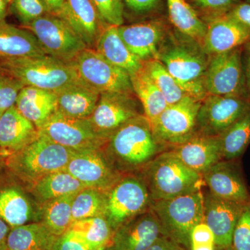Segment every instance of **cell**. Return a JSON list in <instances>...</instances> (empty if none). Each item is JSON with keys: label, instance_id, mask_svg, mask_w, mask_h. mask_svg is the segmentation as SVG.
Here are the masks:
<instances>
[{"label": "cell", "instance_id": "obj_1", "mask_svg": "<svg viewBox=\"0 0 250 250\" xmlns=\"http://www.w3.org/2000/svg\"><path fill=\"white\" fill-rule=\"evenodd\" d=\"M105 146L108 159L119 172L144 170L166 149L156 141L152 125L144 115L125 123L111 135Z\"/></svg>", "mask_w": 250, "mask_h": 250}, {"label": "cell", "instance_id": "obj_2", "mask_svg": "<svg viewBox=\"0 0 250 250\" xmlns=\"http://www.w3.org/2000/svg\"><path fill=\"white\" fill-rule=\"evenodd\" d=\"M161 45L158 60L179 82L189 96L202 101L207 95L204 79L210 60L196 41L180 34Z\"/></svg>", "mask_w": 250, "mask_h": 250}, {"label": "cell", "instance_id": "obj_3", "mask_svg": "<svg viewBox=\"0 0 250 250\" xmlns=\"http://www.w3.org/2000/svg\"><path fill=\"white\" fill-rule=\"evenodd\" d=\"M75 152L39 134L22 149L8 156L5 161L15 177L32 186L45 176L66 168Z\"/></svg>", "mask_w": 250, "mask_h": 250}, {"label": "cell", "instance_id": "obj_4", "mask_svg": "<svg viewBox=\"0 0 250 250\" xmlns=\"http://www.w3.org/2000/svg\"><path fill=\"white\" fill-rule=\"evenodd\" d=\"M145 182L152 201L169 200L201 190V174L179 160L170 150L164 151L144 169Z\"/></svg>", "mask_w": 250, "mask_h": 250}, {"label": "cell", "instance_id": "obj_5", "mask_svg": "<svg viewBox=\"0 0 250 250\" xmlns=\"http://www.w3.org/2000/svg\"><path fill=\"white\" fill-rule=\"evenodd\" d=\"M0 70L25 86L58 93L81 82L71 62L51 56H37L0 61Z\"/></svg>", "mask_w": 250, "mask_h": 250}, {"label": "cell", "instance_id": "obj_6", "mask_svg": "<svg viewBox=\"0 0 250 250\" xmlns=\"http://www.w3.org/2000/svg\"><path fill=\"white\" fill-rule=\"evenodd\" d=\"M150 208L160 222L164 236L190 250V235L204 221L202 190L169 200L152 201Z\"/></svg>", "mask_w": 250, "mask_h": 250}, {"label": "cell", "instance_id": "obj_7", "mask_svg": "<svg viewBox=\"0 0 250 250\" xmlns=\"http://www.w3.org/2000/svg\"><path fill=\"white\" fill-rule=\"evenodd\" d=\"M152 198L143 178L122 177L106 192L104 217L116 231L129 220L150 208Z\"/></svg>", "mask_w": 250, "mask_h": 250}, {"label": "cell", "instance_id": "obj_8", "mask_svg": "<svg viewBox=\"0 0 250 250\" xmlns=\"http://www.w3.org/2000/svg\"><path fill=\"white\" fill-rule=\"evenodd\" d=\"M70 62L81 82L100 94L134 93L129 73L108 62L95 49H84Z\"/></svg>", "mask_w": 250, "mask_h": 250}, {"label": "cell", "instance_id": "obj_9", "mask_svg": "<svg viewBox=\"0 0 250 250\" xmlns=\"http://www.w3.org/2000/svg\"><path fill=\"white\" fill-rule=\"evenodd\" d=\"M201 102L187 96L167 106L151 124L156 141L167 149L183 144L195 136Z\"/></svg>", "mask_w": 250, "mask_h": 250}, {"label": "cell", "instance_id": "obj_10", "mask_svg": "<svg viewBox=\"0 0 250 250\" xmlns=\"http://www.w3.org/2000/svg\"><path fill=\"white\" fill-rule=\"evenodd\" d=\"M22 27L36 36L46 54L64 62H72L88 48L71 27L54 14H46Z\"/></svg>", "mask_w": 250, "mask_h": 250}, {"label": "cell", "instance_id": "obj_11", "mask_svg": "<svg viewBox=\"0 0 250 250\" xmlns=\"http://www.w3.org/2000/svg\"><path fill=\"white\" fill-rule=\"evenodd\" d=\"M242 52L241 47L210 56L204 79L207 95L249 98Z\"/></svg>", "mask_w": 250, "mask_h": 250}, {"label": "cell", "instance_id": "obj_12", "mask_svg": "<svg viewBox=\"0 0 250 250\" xmlns=\"http://www.w3.org/2000/svg\"><path fill=\"white\" fill-rule=\"evenodd\" d=\"M39 134L73 150L102 149L108 140L97 132L88 118H71L54 112L39 129Z\"/></svg>", "mask_w": 250, "mask_h": 250}, {"label": "cell", "instance_id": "obj_13", "mask_svg": "<svg viewBox=\"0 0 250 250\" xmlns=\"http://www.w3.org/2000/svg\"><path fill=\"white\" fill-rule=\"evenodd\" d=\"M250 111V98L207 95L197 114V134L219 137Z\"/></svg>", "mask_w": 250, "mask_h": 250}, {"label": "cell", "instance_id": "obj_14", "mask_svg": "<svg viewBox=\"0 0 250 250\" xmlns=\"http://www.w3.org/2000/svg\"><path fill=\"white\" fill-rule=\"evenodd\" d=\"M101 149L76 151L65 170L84 187L106 192L122 177Z\"/></svg>", "mask_w": 250, "mask_h": 250}, {"label": "cell", "instance_id": "obj_15", "mask_svg": "<svg viewBox=\"0 0 250 250\" xmlns=\"http://www.w3.org/2000/svg\"><path fill=\"white\" fill-rule=\"evenodd\" d=\"M135 93H104L88 118L99 134L108 140L130 120L142 114Z\"/></svg>", "mask_w": 250, "mask_h": 250}, {"label": "cell", "instance_id": "obj_16", "mask_svg": "<svg viewBox=\"0 0 250 250\" xmlns=\"http://www.w3.org/2000/svg\"><path fill=\"white\" fill-rule=\"evenodd\" d=\"M159 219L150 208L122 225L115 231V250H146L163 236Z\"/></svg>", "mask_w": 250, "mask_h": 250}, {"label": "cell", "instance_id": "obj_17", "mask_svg": "<svg viewBox=\"0 0 250 250\" xmlns=\"http://www.w3.org/2000/svg\"><path fill=\"white\" fill-rule=\"evenodd\" d=\"M245 204L219 198L209 191L204 195L203 222L213 231L215 246H231L233 230Z\"/></svg>", "mask_w": 250, "mask_h": 250}, {"label": "cell", "instance_id": "obj_18", "mask_svg": "<svg viewBox=\"0 0 250 250\" xmlns=\"http://www.w3.org/2000/svg\"><path fill=\"white\" fill-rule=\"evenodd\" d=\"M118 33L127 48L143 62L157 59L166 37V27L160 20L118 27Z\"/></svg>", "mask_w": 250, "mask_h": 250}, {"label": "cell", "instance_id": "obj_19", "mask_svg": "<svg viewBox=\"0 0 250 250\" xmlns=\"http://www.w3.org/2000/svg\"><path fill=\"white\" fill-rule=\"evenodd\" d=\"M55 16L63 20L88 48H95L102 33L109 26L104 22L90 0H65Z\"/></svg>", "mask_w": 250, "mask_h": 250}, {"label": "cell", "instance_id": "obj_20", "mask_svg": "<svg viewBox=\"0 0 250 250\" xmlns=\"http://www.w3.org/2000/svg\"><path fill=\"white\" fill-rule=\"evenodd\" d=\"M212 195L240 203L250 201V195L239 168L231 161L222 160L202 174Z\"/></svg>", "mask_w": 250, "mask_h": 250}, {"label": "cell", "instance_id": "obj_21", "mask_svg": "<svg viewBox=\"0 0 250 250\" xmlns=\"http://www.w3.org/2000/svg\"><path fill=\"white\" fill-rule=\"evenodd\" d=\"M202 47L209 56L224 53L243 47L250 39V29L226 15L209 18Z\"/></svg>", "mask_w": 250, "mask_h": 250}, {"label": "cell", "instance_id": "obj_22", "mask_svg": "<svg viewBox=\"0 0 250 250\" xmlns=\"http://www.w3.org/2000/svg\"><path fill=\"white\" fill-rule=\"evenodd\" d=\"M170 151L186 166L201 174L223 160L220 136L196 134Z\"/></svg>", "mask_w": 250, "mask_h": 250}, {"label": "cell", "instance_id": "obj_23", "mask_svg": "<svg viewBox=\"0 0 250 250\" xmlns=\"http://www.w3.org/2000/svg\"><path fill=\"white\" fill-rule=\"evenodd\" d=\"M0 177V218L14 228L36 221L34 207L22 188Z\"/></svg>", "mask_w": 250, "mask_h": 250}, {"label": "cell", "instance_id": "obj_24", "mask_svg": "<svg viewBox=\"0 0 250 250\" xmlns=\"http://www.w3.org/2000/svg\"><path fill=\"white\" fill-rule=\"evenodd\" d=\"M35 125L22 116L14 106L0 118V148L6 154L22 149L39 137Z\"/></svg>", "mask_w": 250, "mask_h": 250}, {"label": "cell", "instance_id": "obj_25", "mask_svg": "<svg viewBox=\"0 0 250 250\" xmlns=\"http://www.w3.org/2000/svg\"><path fill=\"white\" fill-rule=\"evenodd\" d=\"M36 36L27 29L0 21V61L45 55Z\"/></svg>", "mask_w": 250, "mask_h": 250}, {"label": "cell", "instance_id": "obj_26", "mask_svg": "<svg viewBox=\"0 0 250 250\" xmlns=\"http://www.w3.org/2000/svg\"><path fill=\"white\" fill-rule=\"evenodd\" d=\"M94 49L108 62L129 73L130 76L141 70L144 65V62L125 45L116 26L105 28Z\"/></svg>", "mask_w": 250, "mask_h": 250}, {"label": "cell", "instance_id": "obj_27", "mask_svg": "<svg viewBox=\"0 0 250 250\" xmlns=\"http://www.w3.org/2000/svg\"><path fill=\"white\" fill-rule=\"evenodd\" d=\"M15 106L39 130L57 111V95L35 87L24 86L18 95Z\"/></svg>", "mask_w": 250, "mask_h": 250}, {"label": "cell", "instance_id": "obj_28", "mask_svg": "<svg viewBox=\"0 0 250 250\" xmlns=\"http://www.w3.org/2000/svg\"><path fill=\"white\" fill-rule=\"evenodd\" d=\"M56 93L57 111L65 116L80 119L90 118L100 97V93L82 82Z\"/></svg>", "mask_w": 250, "mask_h": 250}, {"label": "cell", "instance_id": "obj_29", "mask_svg": "<svg viewBox=\"0 0 250 250\" xmlns=\"http://www.w3.org/2000/svg\"><path fill=\"white\" fill-rule=\"evenodd\" d=\"M42 222L11 228L6 244L7 250H49L57 239Z\"/></svg>", "mask_w": 250, "mask_h": 250}, {"label": "cell", "instance_id": "obj_30", "mask_svg": "<svg viewBox=\"0 0 250 250\" xmlns=\"http://www.w3.org/2000/svg\"><path fill=\"white\" fill-rule=\"evenodd\" d=\"M130 77L135 95L142 106L144 116L152 124L168 104L154 81L148 75L144 65L141 70Z\"/></svg>", "mask_w": 250, "mask_h": 250}, {"label": "cell", "instance_id": "obj_31", "mask_svg": "<svg viewBox=\"0 0 250 250\" xmlns=\"http://www.w3.org/2000/svg\"><path fill=\"white\" fill-rule=\"evenodd\" d=\"M169 18L177 31L202 46L207 24L187 0H167Z\"/></svg>", "mask_w": 250, "mask_h": 250}, {"label": "cell", "instance_id": "obj_32", "mask_svg": "<svg viewBox=\"0 0 250 250\" xmlns=\"http://www.w3.org/2000/svg\"><path fill=\"white\" fill-rule=\"evenodd\" d=\"M85 188L65 169L48 174L31 186L33 195L42 203L59 197L75 195Z\"/></svg>", "mask_w": 250, "mask_h": 250}, {"label": "cell", "instance_id": "obj_33", "mask_svg": "<svg viewBox=\"0 0 250 250\" xmlns=\"http://www.w3.org/2000/svg\"><path fill=\"white\" fill-rule=\"evenodd\" d=\"M67 231H71L80 237L90 250H104L109 248L115 233L104 216L72 222Z\"/></svg>", "mask_w": 250, "mask_h": 250}, {"label": "cell", "instance_id": "obj_34", "mask_svg": "<svg viewBox=\"0 0 250 250\" xmlns=\"http://www.w3.org/2000/svg\"><path fill=\"white\" fill-rule=\"evenodd\" d=\"M76 195L59 197L45 203L41 222L57 237L66 232L73 222L72 206Z\"/></svg>", "mask_w": 250, "mask_h": 250}, {"label": "cell", "instance_id": "obj_35", "mask_svg": "<svg viewBox=\"0 0 250 250\" xmlns=\"http://www.w3.org/2000/svg\"><path fill=\"white\" fill-rule=\"evenodd\" d=\"M220 138L223 160L233 161L241 156L250 143V111Z\"/></svg>", "mask_w": 250, "mask_h": 250}, {"label": "cell", "instance_id": "obj_36", "mask_svg": "<svg viewBox=\"0 0 250 250\" xmlns=\"http://www.w3.org/2000/svg\"><path fill=\"white\" fill-rule=\"evenodd\" d=\"M144 67L165 98L168 106L189 96L175 79L157 59L144 62Z\"/></svg>", "mask_w": 250, "mask_h": 250}, {"label": "cell", "instance_id": "obj_37", "mask_svg": "<svg viewBox=\"0 0 250 250\" xmlns=\"http://www.w3.org/2000/svg\"><path fill=\"white\" fill-rule=\"evenodd\" d=\"M106 207V192L85 188L75 195L72 206V220L104 216Z\"/></svg>", "mask_w": 250, "mask_h": 250}, {"label": "cell", "instance_id": "obj_38", "mask_svg": "<svg viewBox=\"0 0 250 250\" xmlns=\"http://www.w3.org/2000/svg\"><path fill=\"white\" fill-rule=\"evenodd\" d=\"M10 11L17 16L22 25L49 14L43 0H12Z\"/></svg>", "mask_w": 250, "mask_h": 250}, {"label": "cell", "instance_id": "obj_39", "mask_svg": "<svg viewBox=\"0 0 250 250\" xmlns=\"http://www.w3.org/2000/svg\"><path fill=\"white\" fill-rule=\"evenodd\" d=\"M99 15L107 25H123L125 6L123 0H90Z\"/></svg>", "mask_w": 250, "mask_h": 250}, {"label": "cell", "instance_id": "obj_40", "mask_svg": "<svg viewBox=\"0 0 250 250\" xmlns=\"http://www.w3.org/2000/svg\"><path fill=\"white\" fill-rule=\"evenodd\" d=\"M24 86L17 79L0 70V110L3 113L15 106L18 95Z\"/></svg>", "mask_w": 250, "mask_h": 250}, {"label": "cell", "instance_id": "obj_41", "mask_svg": "<svg viewBox=\"0 0 250 250\" xmlns=\"http://www.w3.org/2000/svg\"><path fill=\"white\" fill-rule=\"evenodd\" d=\"M231 246L233 250H250V201L245 204L237 221Z\"/></svg>", "mask_w": 250, "mask_h": 250}, {"label": "cell", "instance_id": "obj_42", "mask_svg": "<svg viewBox=\"0 0 250 250\" xmlns=\"http://www.w3.org/2000/svg\"><path fill=\"white\" fill-rule=\"evenodd\" d=\"M240 0H192V7L200 11L204 21L209 18L223 16Z\"/></svg>", "mask_w": 250, "mask_h": 250}, {"label": "cell", "instance_id": "obj_43", "mask_svg": "<svg viewBox=\"0 0 250 250\" xmlns=\"http://www.w3.org/2000/svg\"><path fill=\"white\" fill-rule=\"evenodd\" d=\"M215 236L205 223L197 224L190 235V250H214Z\"/></svg>", "mask_w": 250, "mask_h": 250}, {"label": "cell", "instance_id": "obj_44", "mask_svg": "<svg viewBox=\"0 0 250 250\" xmlns=\"http://www.w3.org/2000/svg\"><path fill=\"white\" fill-rule=\"evenodd\" d=\"M49 250H90L88 247L71 231H67L57 238Z\"/></svg>", "mask_w": 250, "mask_h": 250}, {"label": "cell", "instance_id": "obj_45", "mask_svg": "<svg viewBox=\"0 0 250 250\" xmlns=\"http://www.w3.org/2000/svg\"><path fill=\"white\" fill-rule=\"evenodd\" d=\"M162 0H123L125 9L137 16L156 12L161 6Z\"/></svg>", "mask_w": 250, "mask_h": 250}, {"label": "cell", "instance_id": "obj_46", "mask_svg": "<svg viewBox=\"0 0 250 250\" xmlns=\"http://www.w3.org/2000/svg\"><path fill=\"white\" fill-rule=\"evenodd\" d=\"M227 16L250 29V4L240 0L227 13Z\"/></svg>", "mask_w": 250, "mask_h": 250}, {"label": "cell", "instance_id": "obj_47", "mask_svg": "<svg viewBox=\"0 0 250 250\" xmlns=\"http://www.w3.org/2000/svg\"><path fill=\"white\" fill-rule=\"evenodd\" d=\"M146 250H188L169 237L161 236Z\"/></svg>", "mask_w": 250, "mask_h": 250}, {"label": "cell", "instance_id": "obj_48", "mask_svg": "<svg viewBox=\"0 0 250 250\" xmlns=\"http://www.w3.org/2000/svg\"><path fill=\"white\" fill-rule=\"evenodd\" d=\"M49 14L57 15L62 10L65 0H43Z\"/></svg>", "mask_w": 250, "mask_h": 250}, {"label": "cell", "instance_id": "obj_49", "mask_svg": "<svg viewBox=\"0 0 250 250\" xmlns=\"http://www.w3.org/2000/svg\"><path fill=\"white\" fill-rule=\"evenodd\" d=\"M243 59V66H244L245 76L247 90L250 98V53L246 52L245 58Z\"/></svg>", "mask_w": 250, "mask_h": 250}, {"label": "cell", "instance_id": "obj_50", "mask_svg": "<svg viewBox=\"0 0 250 250\" xmlns=\"http://www.w3.org/2000/svg\"><path fill=\"white\" fill-rule=\"evenodd\" d=\"M11 229L9 225L0 218V245L5 243Z\"/></svg>", "mask_w": 250, "mask_h": 250}, {"label": "cell", "instance_id": "obj_51", "mask_svg": "<svg viewBox=\"0 0 250 250\" xmlns=\"http://www.w3.org/2000/svg\"><path fill=\"white\" fill-rule=\"evenodd\" d=\"M12 0H0V21H4L10 11Z\"/></svg>", "mask_w": 250, "mask_h": 250}, {"label": "cell", "instance_id": "obj_52", "mask_svg": "<svg viewBox=\"0 0 250 250\" xmlns=\"http://www.w3.org/2000/svg\"><path fill=\"white\" fill-rule=\"evenodd\" d=\"M214 250H233L232 246L221 247L215 246Z\"/></svg>", "mask_w": 250, "mask_h": 250}, {"label": "cell", "instance_id": "obj_53", "mask_svg": "<svg viewBox=\"0 0 250 250\" xmlns=\"http://www.w3.org/2000/svg\"><path fill=\"white\" fill-rule=\"evenodd\" d=\"M243 48H244L245 50H246V52H249L250 53V39L249 40L247 41L246 44L243 46Z\"/></svg>", "mask_w": 250, "mask_h": 250}, {"label": "cell", "instance_id": "obj_54", "mask_svg": "<svg viewBox=\"0 0 250 250\" xmlns=\"http://www.w3.org/2000/svg\"><path fill=\"white\" fill-rule=\"evenodd\" d=\"M7 157V156H6V154H5L4 152H3L2 150H1V148H0V159H1V158H6Z\"/></svg>", "mask_w": 250, "mask_h": 250}, {"label": "cell", "instance_id": "obj_55", "mask_svg": "<svg viewBox=\"0 0 250 250\" xmlns=\"http://www.w3.org/2000/svg\"><path fill=\"white\" fill-rule=\"evenodd\" d=\"M0 250H7V248H6V244L4 243V244L0 245Z\"/></svg>", "mask_w": 250, "mask_h": 250}, {"label": "cell", "instance_id": "obj_56", "mask_svg": "<svg viewBox=\"0 0 250 250\" xmlns=\"http://www.w3.org/2000/svg\"><path fill=\"white\" fill-rule=\"evenodd\" d=\"M104 250H115L113 249V247L110 246L109 248H106V249Z\"/></svg>", "mask_w": 250, "mask_h": 250}, {"label": "cell", "instance_id": "obj_57", "mask_svg": "<svg viewBox=\"0 0 250 250\" xmlns=\"http://www.w3.org/2000/svg\"><path fill=\"white\" fill-rule=\"evenodd\" d=\"M3 112L0 110V118H1V116H2Z\"/></svg>", "mask_w": 250, "mask_h": 250}, {"label": "cell", "instance_id": "obj_58", "mask_svg": "<svg viewBox=\"0 0 250 250\" xmlns=\"http://www.w3.org/2000/svg\"><path fill=\"white\" fill-rule=\"evenodd\" d=\"M245 1H246V2L249 3L250 4V0H245Z\"/></svg>", "mask_w": 250, "mask_h": 250}]
</instances>
